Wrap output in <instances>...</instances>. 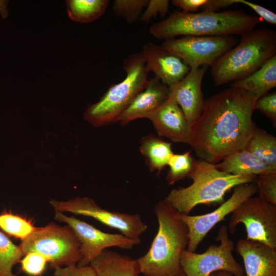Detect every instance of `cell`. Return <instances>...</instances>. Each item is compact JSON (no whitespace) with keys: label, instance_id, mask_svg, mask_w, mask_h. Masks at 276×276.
Here are the masks:
<instances>
[{"label":"cell","instance_id":"cell-1","mask_svg":"<svg viewBox=\"0 0 276 276\" xmlns=\"http://www.w3.org/2000/svg\"><path fill=\"white\" fill-rule=\"evenodd\" d=\"M259 98L230 86L204 101L201 116L191 127V146L196 155L216 164L244 149L257 127L252 120Z\"/></svg>","mask_w":276,"mask_h":276},{"label":"cell","instance_id":"cell-2","mask_svg":"<svg viewBox=\"0 0 276 276\" xmlns=\"http://www.w3.org/2000/svg\"><path fill=\"white\" fill-rule=\"evenodd\" d=\"M257 17L241 10L221 12L175 11L149 28L151 35L165 40L179 35L220 36L242 35L260 23Z\"/></svg>","mask_w":276,"mask_h":276},{"label":"cell","instance_id":"cell-3","mask_svg":"<svg viewBox=\"0 0 276 276\" xmlns=\"http://www.w3.org/2000/svg\"><path fill=\"white\" fill-rule=\"evenodd\" d=\"M158 227L147 252L137 259L144 276H186L181 254L187 249L188 228L164 200L154 207Z\"/></svg>","mask_w":276,"mask_h":276},{"label":"cell","instance_id":"cell-4","mask_svg":"<svg viewBox=\"0 0 276 276\" xmlns=\"http://www.w3.org/2000/svg\"><path fill=\"white\" fill-rule=\"evenodd\" d=\"M257 176L232 174L217 169L215 164L195 159L187 177L192 183L172 190L164 200L175 213L189 215L198 204L222 203L228 191L254 182Z\"/></svg>","mask_w":276,"mask_h":276},{"label":"cell","instance_id":"cell-5","mask_svg":"<svg viewBox=\"0 0 276 276\" xmlns=\"http://www.w3.org/2000/svg\"><path fill=\"white\" fill-rule=\"evenodd\" d=\"M239 42L211 66L216 86L248 77L276 55V32L253 29L242 34Z\"/></svg>","mask_w":276,"mask_h":276},{"label":"cell","instance_id":"cell-6","mask_svg":"<svg viewBox=\"0 0 276 276\" xmlns=\"http://www.w3.org/2000/svg\"><path fill=\"white\" fill-rule=\"evenodd\" d=\"M125 78L112 85L97 102L89 105L84 113L93 126L100 127L117 122L120 115L146 87L148 72L141 52L128 55L124 60Z\"/></svg>","mask_w":276,"mask_h":276},{"label":"cell","instance_id":"cell-7","mask_svg":"<svg viewBox=\"0 0 276 276\" xmlns=\"http://www.w3.org/2000/svg\"><path fill=\"white\" fill-rule=\"evenodd\" d=\"M80 242L68 225L51 222L37 227L19 245L25 256L30 252L43 255L52 269L77 265L81 258Z\"/></svg>","mask_w":276,"mask_h":276},{"label":"cell","instance_id":"cell-8","mask_svg":"<svg viewBox=\"0 0 276 276\" xmlns=\"http://www.w3.org/2000/svg\"><path fill=\"white\" fill-rule=\"evenodd\" d=\"M217 240L219 245L212 244L201 254L185 250L181 255L180 262L186 276H210L219 270H224L233 276H244V268L235 259L234 245L229 238L227 226L222 225Z\"/></svg>","mask_w":276,"mask_h":276},{"label":"cell","instance_id":"cell-9","mask_svg":"<svg viewBox=\"0 0 276 276\" xmlns=\"http://www.w3.org/2000/svg\"><path fill=\"white\" fill-rule=\"evenodd\" d=\"M238 43L233 35L185 36L165 40L162 47L180 59L190 68L211 66Z\"/></svg>","mask_w":276,"mask_h":276},{"label":"cell","instance_id":"cell-10","mask_svg":"<svg viewBox=\"0 0 276 276\" xmlns=\"http://www.w3.org/2000/svg\"><path fill=\"white\" fill-rule=\"evenodd\" d=\"M243 223L247 239L263 243L276 249V205L260 197H251L232 213L228 231L234 234L237 225Z\"/></svg>","mask_w":276,"mask_h":276},{"label":"cell","instance_id":"cell-11","mask_svg":"<svg viewBox=\"0 0 276 276\" xmlns=\"http://www.w3.org/2000/svg\"><path fill=\"white\" fill-rule=\"evenodd\" d=\"M50 204L55 211L91 217L132 239H140L141 235L148 228L138 214L109 211L100 206L93 199L86 197H77L67 201L51 200Z\"/></svg>","mask_w":276,"mask_h":276},{"label":"cell","instance_id":"cell-12","mask_svg":"<svg viewBox=\"0 0 276 276\" xmlns=\"http://www.w3.org/2000/svg\"><path fill=\"white\" fill-rule=\"evenodd\" d=\"M54 218L65 223L74 231L80 242L81 258L77 265H89L105 249L117 247L131 250L141 243V239L129 238L122 234H110L102 232L93 225L73 216H68L55 211Z\"/></svg>","mask_w":276,"mask_h":276},{"label":"cell","instance_id":"cell-13","mask_svg":"<svg viewBox=\"0 0 276 276\" xmlns=\"http://www.w3.org/2000/svg\"><path fill=\"white\" fill-rule=\"evenodd\" d=\"M257 192L254 182L244 183L235 187L232 196L211 212L195 216L175 212V217L184 222L188 228L189 243L187 250L194 252L214 226Z\"/></svg>","mask_w":276,"mask_h":276},{"label":"cell","instance_id":"cell-14","mask_svg":"<svg viewBox=\"0 0 276 276\" xmlns=\"http://www.w3.org/2000/svg\"><path fill=\"white\" fill-rule=\"evenodd\" d=\"M208 66L191 68L179 81L169 86V93L174 98L191 127L201 114L204 103L201 89Z\"/></svg>","mask_w":276,"mask_h":276},{"label":"cell","instance_id":"cell-15","mask_svg":"<svg viewBox=\"0 0 276 276\" xmlns=\"http://www.w3.org/2000/svg\"><path fill=\"white\" fill-rule=\"evenodd\" d=\"M148 119L151 121L158 136L190 146L191 127L181 108L170 93L166 101Z\"/></svg>","mask_w":276,"mask_h":276},{"label":"cell","instance_id":"cell-16","mask_svg":"<svg viewBox=\"0 0 276 276\" xmlns=\"http://www.w3.org/2000/svg\"><path fill=\"white\" fill-rule=\"evenodd\" d=\"M141 53L146 68L168 87L181 80L191 68L177 56L152 42L146 43Z\"/></svg>","mask_w":276,"mask_h":276},{"label":"cell","instance_id":"cell-17","mask_svg":"<svg viewBox=\"0 0 276 276\" xmlns=\"http://www.w3.org/2000/svg\"><path fill=\"white\" fill-rule=\"evenodd\" d=\"M235 249L243 259L244 276H276V249L247 239H240Z\"/></svg>","mask_w":276,"mask_h":276},{"label":"cell","instance_id":"cell-18","mask_svg":"<svg viewBox=\"0 0 276 276\" xmlns=\"http://www.w3.org/2000/svg\"><path fill=\"white\" fill-rule=\"evenodd\" d=\"M169 88L156 77L148 80L145 88L134 99L117 120L122 125L137 119L148 118L168 98Z\"/></svg>","mask_w":276,"mask_h":276},{"label":"cell","instance_id":"cell-19","mask_svg":"<svg viewBox=\"0 0 276 276\" xmlns=\"http://www.w3.org/2000/svg\"><path fill=\"white\" fill-rule=\"evenodd\" d=\"M89 265L97 276H139L141 273L137 260L107 249Z\"/></svg>","mask_w":276,"mask_h":276},{"label":"cell","instance_id":"cell-20","mask_svg":"<svg viewBox=\"0 0 276 276\" xmlns=\"http://www.w3.org/2000/svg\"><path fill=\"white\" fill-rule=\"evenodd\" d=\"M215 166L219 170L234 175L257 176L276 171V168L260 160L245 148L234 152Z\"/></svg>","mask_w":276,"mask_h":276},{"label":"cell","instance_id":"cell-21","mask_svg":"<svg viewBox=\"0 0 276 276\" xmlns=\"http://www.w3.org/2000/svg\"><path fill=\"white\" fill-rule=\"evenodd\" d=\"M231 86L254 94L258 98L276 86V55L248 77L234 82Z\"/></svg>","mask_w":276,"mask_h":276},{"label":"cell","instance_id":"cell-22","mask_svg":"<svg viewBox=\"0 0 276 276\" xmlns=\"http://www.w3.org/2000/svg\"><path fill=\"white\" fill-rule=\"evenodd\" d=\"M171 142H168L159 136L149 134L140 141V151L151 172L159 175L167 165L173 153Z\"/></svg>","mask_w":276,"mask_h":276},{"label":"cell","instance_id":"cell-23","mask_svg":"<svg viewBox=\"0 0 276 276\" xmlns=\"http://www.w3.org/2000/svg\"><path fill=\"white\" fill-rule=\"evenodd\" d=\"M67 12L72 20L82 24L90 23L98 19L105 12L108 0H68Z\"/></svg>","mask_w":276,"mask_h":276},{"label":"cell","instance_id":"cell-24","mask_svg":"<svg viewBox=\"0 0 276 276\" xmlns=\"http://www.w3.org/2000/svg\"><path fill=\"white\" fill-rule=\"evenodd\" d=\"M260 160L276 168V138L256 127L245 148Z\"/></svg>","mask_w":276,"mask_h":276},{"label":"cell","instance_id":"cell-25","mask_svg":"<svg viewBox=\"0 0 276 276\" xmlns=\"http://www.w3.org/2000/svg\"><path fill=\"white\" fill-rule=\"evenodd\" d=\"M24 256L20 246L0 231V276H18L13 273V267Z\"/></svg>","mask_w":276,"mask_h":276},{"label":"cell","instance_id":"cell-26","mask_svg":"<svg viewBox=\"0 0 276 276\" xmlns=\"http://www.w3.org/2000/svg\"><path fill=\"white\" fill-rule=\"evenodd\" d=\"M194 159L191 151L182 154L173 153L167 165L169 169L166 177L167 183L172 185L177 181L187 178L193 167Z\"/></svg>","mask_w":276,"mask_h":276},{"label":"cell","instance_id":"cell-27","mask_svg":"<svg viewBox=\"0 0 276 276\" xmlns=\"http://www.w3.org/2000/svg\"><path fill=\"white\" fill-rule=\"evenodd\" d=\"M0 228L10 236L23 240L36 229L29 221L12 213L0 214Z\"/></svg>","mask_w":276,"mask_h":276},{"label":"cell","instance_id":"cell-28","mask_svg":"<svg viewBox=\"0 0 276 276\" xmlns=\"http://www.w3.org/2000/svg\"><path fill=\"white\" fill-rule=\"evenodd\" d=\"M149 0H116L112 5L114 15L129 24L140 19Z\"/></svg>","mask_w":276,"mask_h":276},{"label":"cell","instance_id":"cell-29","mask_svg":"<svg viewBox=\"0 0 276 276\" xmlns=\"http://www.w3.org/2000/svg\"><path fill=\"white\" fill-rule=\"evenodd\" d=\"M254 183L259 197L276 205V171L258 175Z\"/></svg>","mask_w":276,"mask_h":276},{"label":"cell","instance_id":"cell-30","mask_svg":"<svg viewBox=\"0 0 276 276\" xmlns=\"http://www.w3.org/2000/svg\"><path fill=\"white\" fill-rule=\"evenodd\" d=\"M20 261L22 270L31 276H39L45 270L47 259L41 254L30 252L25 255Z\"/></svg>","mask_w":276,"mask_h":276},{"label":"cell","instance_id":"cell-31","mask_svg":"<svg viewBox=\"0 0 276 276\" xmlns=\"http://www.w3.org/2000/svg\"><path fill=\"white\" fill-rule=\"evenodd\" d=\"M169 3L168 0H149L145 10L140 16V20L148 23L158 14L164 17L168 12Z\"/></svg>","mask_w":276,"mask_h":276},{"label":"cell","instance_id":"cell-32","mask_svg":"<svg viewBox=\"0 0 276 276\" xmlns=\"http://www.w3.org/2000/svg\"><path fill=\"white\" fill-rule=\"evenodd\" d=\"M255 109L267 117L273 124H276V93L266 94L256 101Z\"/></svg>","mask_w":276,"mask_h":276},{"label":"cell","instance_id":"cell-33","mask_svg":"<svg viewBox=\"0 0 276 276\" xmlns=\"http://www.w3.org/2000/svg\"><path fill=\"white\" fill-rule=\"evenodd\" d=\"M55 276H97L90 265L78 266L73 265L65 267H58L54 269Z\"/></svg>","mask_w":276,"mask_h":276},{"label":"cell","instance_id":"cell-34","mask_svg":"<svg viewBox=\"0 0 276 276\" xmlns=\"http://www.w3.org/2000/svg\"><path fill=\"white\" fill-rule=\"evenodd\" d=\"M235 4H242L252 9L261 18L272 25L276 24V14L263 6L244 0H235Z\"/></svg>","mask_w":276,"mask_h":276},{"label":"cell","instance_id":"cell-35","mask_svg":"<svg viewBox=\"0 0 276 276\" xmlns=\"http://www.w3.org/2000/svg\"><path fill=\"white\" fill-rule=\"evenodd\" d=\"M206 0H173L172 4L182 10V11L195 13L205 4Z\"/></svg>","mask_w":276,"mask_h":276},{"label":"cell","instance_id":"cell-36","mask_svg":"<svg viewBox=\"0 0 276 276\" xmlns=\"http://www.w3.org/2000/svg\"><path fill=\"white\" fill-rule=\"evenodd\" d=\"M235 4V0H206L201 9L202 11L216 12V10Z\"/></svg>","mask_w":276,"mask_h":276},{"label":"cell","instance_id":"cell-37","mask_svg":"<svg viewBox=\"0 0 276 276\" xmlns=\"http://www.w3.org/2000/svg\"><path fill=\"white\" fill-rule=\"evenodd\" d=\"M9 1L0 0V14L3 19H6L9 15L8 4Z\"/></svg>","mask_w":276,"mask_h":276},{"label":"cell","instance_id":"cell-38","mask_svg":"<svg viewBox=\"0 0 276 276\" xmlns=\"http://www.w3.org/2000/svg\"><path fill=\"white\" fill-rule=\"evenodd\" d=\"M210 276H233L230 272L224 270H219L211 273Z\"/></svg>","mask_w":276,"mask_h":276}]
</instances>
